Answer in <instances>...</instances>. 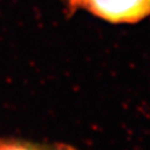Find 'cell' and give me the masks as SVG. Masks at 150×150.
<instances>
[{
	"mask_svg": "<svg viewBox=\"0 0 150 150\" xmlns=\"http://www.w3.org/2000/svg\"><path fill=\"white\" fill-rule=\"evenodd\" d=\"M70 13L85 10L111 24H137L150 17V0H64Z\"/></svg>",
	"mask_w": 150,
	"mask_h": 150,
	"instance_id": "cell-1",
	"label": "cell"
},
{
	"mask_svg": "<svg viewBox=\"0 0 150 150\" xmlns=\"http://www.w3.org/2000/svg\"><path fill=\"white\" fill-rule=\"evenodd\" d=\"M0 150H79L76 146L60 142H33L23 138L0 136Z\"/></svg>",
	"mask_w": 150,
	"mask_h": 150,
	"instance_id": "cell-2",
	"label": "cell"
}]
</instances>
